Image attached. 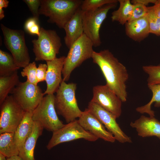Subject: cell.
Wrapping results in <instances>:
<instances>
[{
  "instance_id": "4fadbf2b",
  "label": "cell",
  "mask_w": 160,
  "mask_h": 160,
  "mask_svg": "<svg viewBox=\"0 0 160 160\" xmlns=\"http://www.w3.org/2000/svg\"><path fill=\"white\" fill-rule=\"evenodd\" d=\"M93 93L91 101L111 113L117 118L120 116L122 101L106 84L94 87Z\"/></svg>"
},
{
  "instance_id": "d6986e66",
  "label": "cell",
  "mask_w": 160,
  "mask_h": 160,
  "mask_svg": "<svg viewBox=\"0 0 160 160\" xmlns=\"http://www.w3.org/2000/svg\"><path fill=\"white\" fill-rule=\"evenodd\" d=\"M43 127L39 122L34 121L32 131L20 149L18 156L22 160H36L34 151L38 138L42 134Z\"/></svg>"
},
{
  "instance_id": "603a6c76",
  "label": "cell",
  "mask_w": 160,
  "mask_h": 160,
  "mask_svg": "<svg viewBox=\"0 0 160 160\" xmlns=\"http://www.w3.org/2000/svg\"><path fill=\"white\" fill-rule=\"evenodd\" d=\"M14 133L4 132L0 135V153L7 158L18 155L19 150L14 141Z\"/></svg>"
},
{
  "instance_id": "2e32d148",
  "label": "cell",
  "mask_w": 160,
  "mask_h": 160,
  "mask_svg": "<svg viewBox=\"0 0 160 160\" xmlns=\"http://www.w3.org/2000/svg\"><path fill=\"white\" fill-rule=\"evenodd\" d=\"M83 12L80 7L79 8L63 28L66 33L64 37L65 43L69 49L84 33Z\"/></svg>"
},
{
  "instance_id": "1f68e13d",
  "label": "cell",
  "mask_w": 160,
  "mask_h": 160,
  "mask_svg": "<svg viewBox=\"0 0 160 160\" xmlns=\"http://www.w3.org/2000/svg\"><path fill=\"white\" fill-rule=\"evenodd\" d=\"M23 1L28 6L33 15V17L38 21L40 15L39 7H40L41 4V0H24Z\"/></svg>"
},
{
  "instance_id": "7402d4cb",
  "label": "cell",
  "mask_w": 160,
  "mask_h": 160,
  "mask_svg": "<svg viewBox=\"0 0 160 160\" xmlns=\"http://www.w3.org/2000/svg\"><path fill=\"white\" fill-rule=\"evenodd\" d=\"M20 82L17 71L9 75L0 76V105Z\"/></svg>"
},
{
  "instance_id": "ba28073f",
  "label": "cell",
  "mask_w": 160,
  "mask_h": 160,
  "mask_svg": "<svg viewBox=\"0 0 160 160\" xmlns=\"http://www.w3.org/2000/svg\"><path fill=\"white\" fill-rule=\"evenodd\" d=\"M117 4H108L95 10L83 11L84 33L91 40L94 47H96L101 45L99 33L100 28L108 11L115 8Z\"/></svg>"
},
{
  "instance_id": "8992f818",
  "label": "cell",
  "mask_w": 160,
  "mask_h": 160,
  "mask_svg": "<svg viewBox=\"0 0 160 160\" xmlns=\"http://www.w3.org/2000/svg\"><path fill=\"white\" fill-rule=\"evenodd\" d=\"M1 27L6 47L12 54L17 66L24 68L29 63L30 58L26 45L24 31L9 28L2 24Z\"/></svg>"
},
{
  "instance_id": "f546056e",
  "label": "cell",
  "mask_w": 160,
  "mask_h": 160,
  "mask_svg": "<svg viewBox=\"0 0 160 160\" xmlns=\"http://www.w3.org/2000/svg\"><path fill=\"white\" fill-rule=\"evenodd\" d=\"M133 7L131 17L128 22L132 21L142 18L146 15L148 7L139 4H133Z\"/></svg>"
},
{
  "instance_id": "52a82bcc",
  "label": "cell",
  "mask_w": 160,
  "mask_h": 160,
  "mask_svg": "<svg viewBox=\"0 0 160 160\" xmlns=\"http://www.w3.org/2000/svg\"><path fill=\"white\" fill-rule=\"evenodd\" d=\"M55 95H46L33 112L32 119L44 129L52 132L64 125L57 115L55 105Z\"/></svg>"
},
{
  "instance_id": "83f0119b",
  "label": "cell",
  "mask_w": 160,
  "mask_h": 160,
  "mask_svg": "<svg viewBox=\"0 0 160 160\" xmlns=\"http://www.w3.org/2000/svg\"><path fill=\"white\" fill-rule=\"evenodd\" d=\"M118 2L117 0H82L80 7L83 11H87L95 10L105 5Z\"/></svg>"
},
{
  "instance_id": "484cf974",
  "label": "cell",
  "mask_w": 160,
  "mask_h": 160,
  "mask_svg": "<svg viewBox=\"0 0 160 160\" xmlns=\"http://www.w3.org/2000/svg\"><path fill=\"white\" fill-rule=\"evenodd\" d=\"M150 33L160 36V18L155 14L153 6L148 7L146 15Z\"/></svg>"
},
{
  "instance_id": "30bf717a",
  "label": "cell",
  "mask_w": 160,
  "mask_h": 160,
  "mask_svg": "<svg viewBox=\"0 0 160 160\" xmlns=\"http://www.w3.org/2000/svg\"><path fill=\"white\" fill-rule=\"evenodd\" d=\"M80 139L94 142L98 138L84 129L76 119L67 123L60 129L53 132L51 138L46 146L48 150L51 149L62 143Z\"/></svg>"
},
{
  "instance_id": "cb8c5ba5",
  "label": "cell",
  "mask_w": 160,
  "mask_h": 160,
  "mask_svg": "<svg viewBox=\"0 0 160 160\" xmlns=\"http://www.w3.org/2000/svg\"><path fill=\"white\" fill-rule=\"evenodd\" d=\"M152 93V97L150 101L145 105L137 107V111L142 114L146 113L150 116L154 117V112L151 109V106L154 103V106L160 107V84L148 85Z\"/></svg>"
},
{
  "instance_id": "7c38bea8",
  "label": "cell",
  "mask_w": 160,
  "mask_h": 160,
  "mask_svg": "<svg viewBox=\"0 0 160 160\" xmlns=\"http://www.w3.org/2000/svg\"><path fill=\"white\" fill-rule=\"evenodd\" d=\"M87 109L113 135L116 140L124 143H131V138L122 130L116 121V117L98 104L91 101Z\"/></svg>"
},
{
  "instance_id": "d4e9b609",
  "label": "cell",
  "mask_w": 160,
  "mask_h": 160,
  "mask_svg": "<svg viewBox=\"0 0 160 160\" xmlns=\"http://www.w3.org/2000/svg\"><path fill=\"white\" fill-rule=\"evenodd\" d=\"M20 68L12 55L0 49V76L10 75Z\"/></svg>"
},
{
  "instance_id": "5bb4252c",
  "label": "cell",
  "mask_w": 160,
  "mask_h": 160,
  "mask_svg": "<svg viewBox=\"0 0 160 160\" xmlns=\"http://www.w3.org/2000/svg\"><path fill=\"white\" fill-rule=\"evenodd\" d=\"M78 120L84 129L98 139L111 143H113L116 140L113 135L106 129L103 124L87 108L82 111Z\"/></svg>"
},
{
  "instance_id": "6da1fadb",
  "label": "cell",
  "mask_w": 160,
  "mask_h": 160,
  "mask_svg": "<svg viewBox=\"0 0 160 160\" xmlns=\"http://www.w3.org/2000/svg\"><path fill=\"white\" fill-rule=\"evenodd\" d=\"M92 58L100 67L106 84L120 98L126 101L127 97L126 82L129 75L126 67L108 49L94 51Z\"/></svg>"
},
{
  "instance_id": "74e56055",
  "label": "cell",
  "mask_w": 160,
  "mask_h": 160,
  "mask_svg": "<svg viewBox=\"0 0 160 160\" xmlns=\"http://www.w3.org/2000/svg\"><path fill=\"white\" fill-rule=\"evenodd\" d=\"M6 157L4 155L0 153V160H7Z\"/></svg>"
},
{
  "instance_id": "8fae6325",
  "label": "cell",
  "mask_w": 160,
  "mask_h": 160,
  "mask_svg": "<svg viewBox=\"0 0 160 160\" xmlns=\"http://www.w3.org/2000/svg\"><path fill=\"white\" fill-rule=\"evenodd\" d=\"M11 94L25 112H33L44 95L39 87L26 81L20 82Z\"/></svg>"
},
{
  "instance_id": "9a60e30c",
  "label": "cell",
  "mask_w": 160,
  "mask_h": 160,
  "mask_svg": "<svg viewBox=\"0 0 160 160\" xmlns=\"http://www.w3.org/2000/svg\"><path fill=\"white\" fill-rule=\"evenodd\" d=\"M65 57L62 56L46 61L47 65L45 79L47 88L44 95L54 94L58 89L63 80L61 74Z\"/></svg>"
},
{
  "instance_id": "836d02e7",
  "label": "cell",
  "mask_w": 160,
  "mask_h": 160,
  "mask_svg": "<svg viewBox=\"0 0 160 160\" xmlns=\"http://www.w3.org/2000/svg\"><path fill=\"white\" fill-rule=\"evenodd\" d=\"M9 1L7 0H0V20L4 17V12L3 8H6L8 6Z\"/></svg>"
},
{
  "instance_id": "e575fe53",
  "label": "cell",
  "mask_w": 160,
  "mask_h": 160,
  "mask_svg": "<svg viewBox=\"0 0 160 160\" xmlns=\"http://www.w3.org/2000/svg\"><path fill=\"white\" fill-rule=\"evenodd\" d=\"M157 0H133L131 3L133 4H139L145 6L148 5L149 3L154 4Z\"/></svg>"
},
{
  "instance_id": "3957f363",
  "label": "cell",
  "mask_w": 160,
  "mask_h": 160,
  "mask_svg": "<svg viewBox=\"0 0 160 160\" xmlns=\"http://www.w3.org/2000/svg\"><path fill=\"white\" fill-rule=\"evenodd\" d=\"M76 84H67L63 80L55 95V105L57 113L68 123L79 118L82 111L79 108L75 95Z\"/></svg>"
},
{
  "instance_id": "e0dca14e",
  "label": "cell",
  "mask_w": 160,
  "mask_h": 160,
  "mask_svg": "<svg viewBox=\"0 0 160 160\" xmlns=\"http://www.w3.org/2000/svg\"><path fill=\"white\" fill-rule=\"evenodd\" d=\"M130 126L136 129L139 136L144 137L156 136L160 140V121L154 117L141 116Z\"/></svg>"
},
{
  "instance_id": "f1b7e54d",
  "label": "cell",
  "mask_w": 160,
  "mask_h": 160,
  "mask_svg": "<svg viewBox=\"0 0 160 160\" xmlns=\"http://www.w3.org/2000/svg\"><path fill=\"white\" fill-rule=\"evenodd\" d=\"M37 67L35 62L30 63L23 68L21 72L22 76L26 77V81L33 84L37 85L38 83L36 78V71Z\"/></svg>"
},
{
  "instance_id": "d590c367",
  "label": "cell",
  "mask_w": 160,
  "mask_h": 160,
  "mask_svg": "<svg viewBox=\"0 0 160 160\" xmlns=\"http://www.w3.org/2000/svg\"><path fill=\"white\" fill-rule=\"evenodd\" d=\"M153 7L155 14L160 18V0H157Z\"/></svg>"
},
{
  "instance_id": "ffe728a7",
  "label": "cell",
  "mask_w": 160,
  "mask_h": 160,
  "mask_svg": "<svg viewBox=\"0 0 160 160\" xmlns=\"http://www.w3.org/2000/svg\"><path fill=\"white\" fill-rule=\"evenodd\" d=\"M33 112H26L23 118L14 133V141L18 148L22 147L31 133L33 127Z\"/></svg>"
},
{
  "instance_id": "4dcf8cb0",
  "label": "cell",
  "mask_w": 160,
  "mask_h": 160,
  "mask_svg": "<svg viewBox=\"0 0 160 160\" xmlns=\"http://www.w3.org/2000/svg\"><path fill=\"white\" fill-rule=\"evenodd\" d=\"M38 22L33 17L29 18L25 23V29L30 34H36L39 36L40 34V29L38 23Z\"/></svg>"
},
{
  "instance_id": "277c9868",
  "label": "cell",
  "mask_w": 160,
  "mask_h": 160,
  "mask_svg": "<svg viewBox=\"0 0 160 160\" xmlns=\"http://www.w3.org/2000/svg\"><path fill=\"white\" fill-rule=\"evenodd\" d=\"M93 43L84 33L70 48L62 71L63 80L68 81L73 71L84 61L92 58Z\"/></svg>"
},
{
  "instance_id": "9c48e42d",
  "label": "cell",
  "mask_w": 160,
  "mask_h": 160,
  "mask_svg": "<svg viewBox=\"0 0 160 160\" xmlns=\"http://www.w3.org/2000/svg\"><path fill=\"white\" fill-rule=\"evenodd\" d=\"M25 112L12 95H8L0 105V134L14 133Z\"/></svg>"
},
{
  "instance_id": "44dd1931",
  "label": "cell",
  "mask_w": 160,
  "mask_h": 160,
  "mask_svg": "<svg viewBox=\"0 0 160 160\" xmlns=\"http://www.w3.org/2000/svg\"><path fill=\"white\" fill-rule=\"evenodd\" d=\"M119 6L111 13L113 21H117L122 25H125L132 16L133 5L129 0H118Z\"/></svg>"
},
{
  "instance_id": "4316f807",
  "label": "cell",
  "mask_w": 160,
  "mask_h": 160,
  "mask_svg": "<svg viewBox=\"0 0 160 160\" xmlns=\"http://www.w3.org/2000/svg\"><path fill=\"white\" fill-rule=\"evenodd\" d=\"M142 69L148 75V85L160 84V65H144Z\"/></svg>"
},
{
  "instance_id": "7a4b0ae2",
  "label": "cell",
  "mask_w": 160,
  "mask_h": 160,
  "mask_svg": "<svg viewBox=\"0 0 160 160\" xmlns=\"http://www.w3.org/2000/svg\"><path fill=\"white\" fill-rule=\"evenodd\" d=\"M81 0H41L40 15L48 17L49 23L63 28L80 7Z\"/></svg>"
},
{
  "instance_id": "ac0fdd59",
  "label": "cell",
  "mask_w": 160,
  "mask_h": 160,
  "mask_svg": "<svg viewBox=\"0 0 160 160\" xmlns=\"http://www.w3.org/2000/svg\"><path fill=\"white\" fill-rule=\"evenodd\" d=\"M126 35L133 40L140 42L148 36L150 33L146 15L125 24Z\"/></svg>"
},
{
  "instance_id": "d6a6232c",
  "label": "cell",
  "mask_w": 160,
  "mask_h": 160,
  "mask_svg": "<svg viewBox=\"0 0 160 160\" xmlns=\"http://www.w3.org/2000/svg\"><path fill=\"white\" fill-rule=\"evenodd\" d=\"M47 65L45 64H40L37 68L36 78L38 83L45 81Z\"/></svg>"
},
{
  "instance_id": "8d00e7d4",
  "label": "cell",
  "mask_w": 160,
  "mask_h": 160,
  "mask_svg": "<svg viewBox=\"0 0 160 160\" xmlns=\"http://www.w3.org/2000/svg\"><path fill=\"white\" fill-rule=\"evenodd\" d=\"M7 160H22L18 156H15L7 158Z\"/></svg>"
},
{
  "instance_id": "5b68a950",
  "label": "cell",
  "mask_w": 160,
  "mask_h": 160,
  "mask_svg": "<svg viewBox=\"0 0 160 160\" xmlns=\"http://www.w3.org/2000/svg\"><path fill=\"white\" fill-rule=\"evenodd\" d=\"M32 43L36 61L55 59L62 46L61 39L55 31L42 27L38 38L33 39Z\"/></svg>"
}]
</instances>
